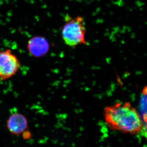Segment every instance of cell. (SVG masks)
Listing matches in <instances>:
<instances>
[{
	"instance_id": "obj_1",
	"label": "cell",
	"mask_w": 147,
	"mask_h": 147,
	"mask_svg": "<svg viewBox=\"0 0 147 147\" xmlns=\"http://www.w3.org/2000/svg\"><path fill=\"white\" fill-rule=\"evenodd\" d=\"M104 116L105 122L112 130L134 134L143 127L139 113L129 102H117L105 107Z\"/></svg>"
},
{
	"instance_id": "obj_2",
	"label": "cell",
	"mask_w": 147,
	"mask_h": 147,
	"mask_svg": "<svg viewBox=\"0 0 147 147\" xmlns=\"http://www.w3.org/2000/svg\"><path fill=\"white\" fill-rule=\"evenodd\" d=\"M62 30V36L67 45L70 47L86 45V28L85 20L82 16L75 17L66 15Z\"/></svg>"
},
{
	"instance_id": "obj_3",
	"label": "cell",
	"mask_w": 147,
	"mask_h": 147,
	"mask_svg": "<svg viewBox=\"0 0 147 147\" xmlns=\"http://www.w3.org/2000/svg\"><path fill=\"white\" fill-rule=\"evenodd\" d=\"M21 66L18 58L10 50L0 51V81L14 76Z\"/></svg>"
},
{
	"instance_id": "obj_4",
	"label": "cell",
	"mask_w": 147,
	"mask_h": 147,
	"mask_svg": "<svg viewBox=\"0 0 147 147\" xmlns=\"http://www.w3.org/2000/svg\"><path fill=\"white\" fill-rule=\"evenodd\" d=\"M49 42L44 37L35 36L30 38L28 44V48L31 55L39 57L46 55L49 50Z\"/></svg>"
},
{
	"instance_id": "obj_5",
	"label": "cell",
	"mask_w": 147,
	"mask_h": 147,
	"mask_svg": "<svg viewBox=\"0 0 147 147\" xmlns=\"http://www.w3.org/2000/svg\"><path fill=\"white\" fill-rule=\"evenodd\" d=\"M7 127L11 134L19 135L26 131L28 128V120L22 114L14 113L7 119Z\"/></svg>"
},
{
	"instance_id": "obj_6",
	"label": "cell",
	"mask_w": 147,
	"mask_h": 147,
	"mask_svg": "<svg viewBox=\"0 0 147 147\" xmlns=\"http://www.w3.org/2000/svg\"><path fill=\"white\" fill-rule=\"evenodd\" d=\"M144 123L143 124L141 131L144 137L147 140V114H144Z\"/></svg>"
},
{
	"instance_id": "obj_7",
	"label": "cell",
	"mask_w": 147,
	"mask_h": 147,
	"mask_svg": "<svg viewBox=\"0 0 147 147\" xmlns=\"http://www.w3.org/2000/svg\"><path fill=\"white\" fill-rule=\"evenodd\" d=\"M31 136V134L30 133V131H26L24 132V137L26 139H29Z\"/></svg>"
},
{
	"instance_id": "obj_8",
	"label": "cell",
	"mask_w": 147,
	"mask_h": 147,
	"mask_svg": "<svg viewBox=\"0 0 147 147\" xmlns=\"http://www.w3.org/2000/svg\"><path fill=\"white\" fill-rule=\"evenodd\" d=\"M143 93L144 95L146 96L147 98V86H146L144 88L143 90Z\"/></svg>"
}]
</instances>
